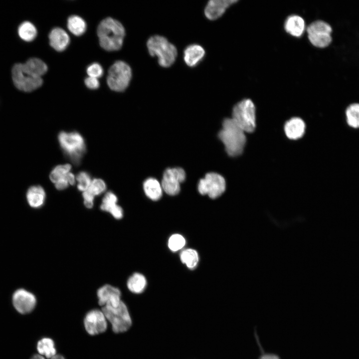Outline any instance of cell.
I'll return each mask as SVG.
<instances>
[{"instance_id":"1","label":"cell","mask_w":359,"mask_h":359,"mask_svg":"<svg viewBox=\"0 0 359 359\" xmlns=\"http://www.w3.org/2000/svg\"><path fill=\"white\" fill-rule=\"evenodd\" d=\"M97 33L100 46L107 51H113L122 47L125 30L119 21L107 17L98 25Z\"/></svg>"},{"instance_id":"2","label":"cell","mask_w":359,"mask_h":359,"mask_svg":"<svg viewBox=\"0 0 359 359\" xmlns=\"http://www.w3.org/2000/svg\"><path fill=\"white\" fill-rule=\"evenodd\" d=\"M218 136L229 156L236 157L242 154L246 141L245 132L232 118L223 120Z\"/></svg>"},{"instance_id":"3","label":"cell","mask_w":359,"mask_h":359,"mask_svg":"<svg viewBox=\"0 0 359 359\" xmlns=\"http://www.w3.org/2000/svg\"><path fill=\"white\" fill-rule=\"evenodd\" d=\"M147 46L149 54L157 57L161 66L168 67L175 62L178 54L177 48L164 36H151L147 42Z\"/></svg>"},{"instance_id":"4","label":"cell","mask_w":359,"mask_h":359,"mask_svg":"<svg viewBox=\"0 0 359 359\" xmlns=\"http://www.w3.org/2000/svg\"><path fill=\"white\" fill-rule=\"evenodd\" d=\"M232 119L244 132L252 133L256 127L255 107L250 99H244L233 108Z\"/></svg>"},{"instance_id":"5","label":"cell","mask_w":359,"mask_h":359,"mask_svg":"<svg viewBox=\"0 0 359 359\" xmlns=\"http://www.w3.org/2000/svg\"><path fill=\"white\" fill-rule=\"evenodd\" d=\"M61 148L72 161L78 164L85 152V144L82 136L76 132H61L58 135Z\"/></svg>"},{"instance_id":"6","label":"cell","mask_w":359,"mask_h":359,"mask_svg":"<svg viewBox=\"0 0 359 359\" xmlns=\"http://www.w3.org/2000/svg\"><path fill=\"white\" fill-rule=\"evenodd\" d=\"M132 70L130 66L123 61H117L109 68L107 77L109 87L116 92L124 91L130 84Z\"/></svg>"},{"instance_id":"7","label":"cell","mask_w":359,"mask_h":359,"mask_svg":"<svg viewBox=\"0 0 359 359\" xmlns=\"http://www.w3.org/2000/svg\"><path fill=\"white\" fill-rule=\"evenodd\" d=\"M102 311L106 319L111 324L113 331L116 333L127 331L132 325L131 318L125 304L121 301L117 307L106 306Z\"/></svg>"},{"instance_id":"8","label":"cell","mask_w":359,"mask_h":359,"mask_svg":"<svg viewBox=\"0 0 359 359\" xmlns=\"http://www.w3.org/2000/svg\"><path fill=\"white\" fill-rule=\"evenodd\" d=\"M308 38L310 43L318 48H325L332 41V27L328 22L317 20L312 22L306 28Z\"/></svg>"},{"instance_id":"9","label":"cell","mask_w":359,"mask_h":359,"mask_svg":"<svg viewBox=\"0 0 359 359\" xmlns=\"http://www.w3.org/2000/svg\"><path fill=\"white\" fill-rule=\"evenodd\" d=\"M226 182L224 178L216 173H208L200 179L197 185L198 191L202 195H207L214 199L220 196L225 190Z\"/></svg>"},{"instance_id":"10","label":"cell","mask_w":359,"mask_h":359,"mask_svg":"<svg viewBox=\"0 0 359 359\" xmlns=\"http://www.w3.org/2000/svg\"><path fill=\"white\" fill-rule=\"evenodd\" d=\"M12 79L15 86L19 90L29 92L39 88L43 83L41 77L30 76L23 70L21 63L15 64L12 68Z\"/></svg>"},{"instance_id":"11","label":"cell","mask_w":359,"mask_h":359,"mask_svg":"<svg viewBox=\"0 0 359 359\" xmlns=\"http://www.w3.org/2000/svg\"><path fill=\"white\" fill-rule=\"evenodd\" d=\"M185 173L181 168L167 169L161 183L163 190L170 195L178 194L180 191V184L185 180Z\"/></svg>"},{"instance_id":"12","label":"cell","mask_w":359,"mask_h":359,"mask_svg":"<svg viewBox=\"0 0 359 359\" xmlns=\"http://www.w3.org/2000/svg\"><path fill=\"white\" fill-rule=\"evenodd\" d=\"M85 328L91 335L104 332L107 327L106 318L102 311L92 310L86 315L84 320Z\"/></svg>"},{"instance_id":"13","label":"cell","mask_w":359,"mask_h":359,"mask_svg":"<svg viewBox=\"0 0 359 359\" xmlns=\"http://www.w3.org/2000/svg\"><path fill=\"white\" fill-rule=\"evenodd\" d=\"M12 303L18 312L27 314L31 312L35 308L36 299L32 293L24 289H19L13 294Z\"/></svg>"},{"instance_id":"14","label":"cell","mask_w":359,"mask_h":359,"mask_svg":"<svg viewBox=\"0 0 359 359\" xmlns=\"http://www.w3.org/2000/svg\"><path fill=\"white\" fill-rule=\"evenodd\" d=\"M99 305L103 307H117L121 302L120 290L109 284L99 288L97 292Z\"/></svg>"},{"instance_id":"15","label":"cell","mask_w":359,"mask_h":359,"mask_svg":"<svg viewBox=\"0 0 359 359\" xmlns=\"http://www.w3.org/2000/svg\"><path fill=\"white\" fill-rule=\"evenodd\" d=\"M237 0H210L204 8V14L209 20H215L221 17L230 6Z\"/></svg>"},{"instance_id":"16","label":"cell","mask_w":359,"mask_h":359,"mask_svg":"<svg viewBox=\"0 0 359 359\" xmlns=\"http://www.w3.org/2000/svg\"><path fill=\"white\" fill-rule=\"evenodd\" d=\"M118 198L112 191L107 192L102 199L100 209L109 212L116 219H120L123 216V210L118 205Z\"/></svg>"},{"instance_id":"17","label":"cell","mask_w":359,"mask_h":359,"mask_svg":"<svg viewBox=\"0 0 359 359\" xmlns=\"http://www.w3.org/2000/svg\"><path fill=\"white\" fill-rule=\"evenodd\" d=\"M284 27L287 33L295 37H301L306 29L305 20L297 14L288 16L285 21Z\"/></svg>"},{"instance_id":"18","label":"cell","mask_w":359,"mask_h":359,"mask_svg":"<svg viewBox=\"0 0 359 359\" xmlns=\"http://www.w3.org/2000/svg\"><path fill=\"white\" fill-rule=\"evenodd\" d=\"M50 46L57 51H62L68 46L70 38L67 32L61 28L56 27L49 34Z\"/></svg>"},{"instance_id":"19","label":"cell","mask_w":359,"mask_h":359,"mask_svg":"<svg viewBox=\"0 0 359 359\" xmlns=\"http://www.w3.org/2000/svg\"><path fill=\"white\" fill-rule=\"evenodd\" d=\"M205 50L200 45L192 44L187 46L183 51V59L189 67H194L203 58Z\"/></svg>"},{"instance_id":"20","label":"cell","mask_w":359,"mask_h":359,"mask_svg":"<svg viewBox=\"0 0 359 359\" xmlns=\"http://www.w3.org/2000/svg\"><path fill=\"white\" fill-rule=\"evenodd\" d=\"M305 130V124L303 120L298 117H294L285 124L284 131L287 137L292 140L301 138Z\"/></svg>"},{"instance_id":"21","label":"cell","mask_w":359,"mask_h":359,"mask_svg":"<svg viewBox=\"0 0 359 359\" xmlns=\"http://www.w3.org/2000/svg\"><path fill=\"white\" fill-rule=\"evenodd\" d=\"M71 170V166L68 164L55 167L49 175L51 181L55 183L59 181L68 180L70 184H74L76 177L70 172Z\"/></svg>"},{"instance_id":"22","label":"cell","mask_w":359,"mask_h":359,"mask_svg":"<svg viewBox=\"0 0 359 359\" xmlns=\"http://www.w3.org/2000/svg\"><path fill=\"white\" fill-rule=\"evenodd\" d=\"M23 71L27 74L36 77H41L47 71V65L41 59L33 57L21 63Z\"/></svg>"},{"instance_id":"23","label":"cell","mask_w":359,"mask_h":359,"mask_svg":"<svg viewBox=\"0 0 359 359\" xmlns=\"http://www.w3.org/2000/svg\"><path fill=\"white\" fill-rule=\"evenodd\" d=\"M26 197L30 207L38 208L43 205L46 194L42 187L40 185H33L28 189Z\"/></svg>"},{"instance_id":"24","label":"cell","mask_w":359,"mask_h":359,"mask_svg":"<svg viewBox=\"0 0 359 359\" xmlns=\"http://www.w3.org/2000/svg\"><path fill=\"white\" fill-rule=\"evenodd\" d=\"M143 189L146 195L154 201L160 199L163 195L161 183L155 178L146 179L143 183Z\"/></svg>"},{"instance_id":"25","label":"cell","mask_w":359,"mask_h":359,"mask_svg":"<svg viewBox=\"0 0 359 359\" xmlns=\"http://www.w3.org/2000/svg\"><path fill=\"white\" fill-rule=\"evenodd\" d=\"M145 277L140 273H135L128 279L127 285L128 289L135 294L142 293L147 286Z\"/></svg>"},{"instance_id":"26","label":"cell","mask_w":359,"mask_h":359,"mask_svg":"<svg viewBox=\"0 0 359 359\" xmlns=\"http://www.w3.org/2000/svg\"><path fill=\"white\" fill-rule=\"evenodd\" d=\"M69 30L76 36L82 35L86 31L87 25L85 20L78 15H71L67 20Z\"/></svg>"},{"instance_id":"27","label":"cell","mask_w":359,"mask_h":359,"mask_svg":"<svg viewBox=\"0 0 359 359\" xmlns=\"http://www.w3.org/2000/svg\"><path fill=\"white\" fill-rule=\"evenodd\" d=\"M180 259L182 263L191 270L195 268L199 262V256L197 252L191 248L182 250L180 254Z\"/></svg>"},{"instance_id":"28","label":"cell","mask_w":359,"mask_h":359,"mask_svg":"<svg viewBox=\"0 0 359 359\" xmlns=\"http://www.w3.org/2000/svg\"><path fill=\"white\" fill-rule=\"evenodd\" d=\"M348 125L351 128H359V103H354L349 105L345 111Z\"/></svg>"},{"instance_id":"29","label":"cell","mask_w":359,"mask_h":359,"mask_svg":"<svg viewBox=\"0 0 359 359\" xmlns=\"http://www.w3.org/2000/svg\"><path fill=\"white\" fill-rule=\"evenodd\" d=\"M37 349L39 354L47 359H51L56 355V351L53 340L49 338H43L38 341Z\"/></svg>"},{"instance_id":"30","label":"cell","mask_w":359,"mask_h":359,"mask_svg":"<svg viewBox=\"0 0 359 359\" xmlns=\"http://www.w3.org/2000/svg\"><path fill=\"white\" fill-rule=\"evenodd\" d=\"M18 33L22 40L29 42L34 40L36 37L37 30L32 23L26 21L20 24L18 28Z\"/></svg>"},{"instance_id":"31","label":"cell","mask_w":359,"mask_h":359,"mask_svg":"<svg viewBox=\"0 0 359 359\" xmlns=\"http://www.w3.org/2000/svg\"><path fill=\"white\" fill-rule=\"evenodd\" d=\"M185 243V239L183 236L180 234H174L169 239L168 247L171 251L177 252L183 248Z\"/></svg>"},{"instance_id":"32","label":"cell","mask_w":359,"mask_h":359,"mask_svg":"<svg viewBox=\"0 0 359 359\" xmlns=\"http://www.w3.org/2000/svg\"><path fill=\"white\" fill-rule=\"evenodd\" d=\"M106 189V185L102 180L95 179L92 180L89 187L85 191L95 197L103 193Z\"/></svg>"},{"instance_id":"33","label":"cell","mask_w":359,"mask_h":359,"mask_svg":"<svg viewBox=\"0 0 359 359\" xmlns=\"http://www.w3.org/2000/svg\"><path fill=\"white\" fill-rule=\"evenodd\" d=\"M77 181V188L81 191H85L89 187L92 180L90 175L85 172H80L76 177Z\"/></svg>"},{"instance_id":"34","label":"cell","mask_w":359,"mask_h":359,"mask_svg":"<svg viewBox=\"0 0 359 359\" xmlns=\"http://www.w3.org/2000/svg\"><path fill=\"white\" fill-rule=\"evenodd\" d=\"M87 73L89 77L98 79L102 76L103 69L99 64L94 63L87 67Z\"/></svg>"},{"instance_id":"35","label":"cell","mask_w":359,"mask_h":359,"mask_svg":"<svg viewBox=\"0 0 359 359\" xmlns=\"http://www.w3.org/2000/svg\"><path fill=\"white\" fill-rule=\"evenodd\" d=\"M84 82L86 86L90 89H96L100 85L99 81L97 78L89 76L85 78Z\"/></svg>"},{"instance_id":"36","label":"cell","mask_w":359,"mask_h":359,"mask_svg":"<svg viewBox=\"0 0 359 359\" xmlns=\"http://www.w3.org/2000/svg\"><path fill=\"white\" fill-rule=\"evenodd\" d=\"M82 196L84 199V204L88 208H91L94 204V197L86 191H83Z\"/></svg>"},{"instance_id":"37","label":"cell","mask_w":359,"mask_h":359,"mask_svg":"<svg viewBox=\"0 0 359 359\" xmlns=\"http://www.w3.org/2000/svg\"><path fill=\"white\" fill-rule=\"evenodd\" d=\"M31 359H45L42 356L35 355ZM50 359H65L64 358L60 355H56Z\"/></svg>"},{"instance_id":"38","label":"cell","mask_w":359,"mask_h":359,"mask_svg":"<svg viewBox=\"0 0 359 359\" xmlns=\"http://www.w3.org/2000/svg\"><path fill=\"white\" fill-rule=\"evenodd\" d=\"M260 359H279V358L275 355L267 354L262 356Z\"/></svg>"}]
</instances>
